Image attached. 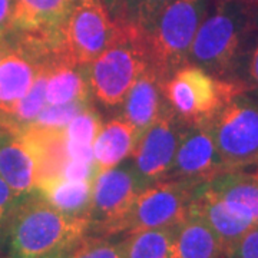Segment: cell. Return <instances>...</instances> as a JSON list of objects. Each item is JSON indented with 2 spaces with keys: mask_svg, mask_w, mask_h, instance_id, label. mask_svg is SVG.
Returning a JSON list of instances; mask_svg holds the SVG:
<instances>
[{
  "mask_svg": "<svg viewBox=\"0 0 258 258\" xmlns=\"http://www.w3.org/2000/svg\"><path fill=\"white\" fill-rule=\"evenodd\" d=\"M249 169H254V171H255V172H257V174H258V165L254 166V168H249Z\"/></svg>",
  "mask_w": 258,
  "mask_h": 258,
  "instance_id": "39",
  "label": "cell"
},
{
  "mask_svg": "<svg viewBox=\"0 0 258 258\" xmlns=\"http://www.w3.org/2000/svg\"><path fill=\"white\" fill-rule=\"evenodd\" d=\"M205 125L227 171L258 165V99L249 89L234 95Z\"/></svg>",
  "mask_w": 258,
  "mask_h": 258,
  "instance_id": "5",
  "label": "cell"
},
{
  "mask_svg": "<svg viewBox=\"0 0 258 258\" xmlns=\"http://www.w3.org/2000/svg\"><path fill=\"white\" fill-rule=\"evenodd\" d=\"M171 2L174 0H122L115 22L134 29L145 28Z\"/></svg>",
  "mask_w": 258,
  "mask_h": 258,
  "instance_id": "23",
  "label": "cell"
},
{
  "mask_svg": "<svg viewBox=\"0 0 258 258\" xmlns=\"http://www.w3.org/2000/svg\"><path fill=\"white\" fill-rule=\"evenodd\" d=\"M164 81L151 69L139 76L123 101V116L142 134L165 111L168 102L164 95Z\"/></svg>",
  "mask_w": 258,
  "mask_h": 258,
  "instance_id": "16",
  "label": "cell"
},
{
  "mask_svg": "<svg viewBox=\"0 0 258 258\" xmlns=\"http://www.w3.org/2000/svg\"><path fill=\"white\" fill-rule=\"evenodd\" d=\"M222 258H258V225L249 228L240 240L225 249Z\"/></svg>",
  "mask_w": 258,
  "mask_h": 258,
  "instance_id": "28",
  "label": "cell"
},
{
  "mask_svg": "<svg viewBox=\"0 0 258 258\" xmlns=\"http://www.w3.org/2000/svg\"><path fill=\"white\" fill-rule=\"evenodd\" d=\"M245 88L222 81L195 64H185L164 83V95L171 109L188 125L205 123Z\"/></svg>",
  "mask_w": 258,
  "mask_h": 258,
  "instance_id": "6",
  "label": "cell"
},
{
  "mask_svg": "<svg viewBox=\"0 0 258 258\" xmlns=\"http://www.w3.org/2000/svg\"><path fill=\"white\" fill-rule=\"evenodd\" d=\"M254 25H255V29H258V3H255V8H254Z\"/></svg>",
  "mask_w": 258,
  "mask_h": 258,
  "instance_id": "35",
  "label": "cell"
},
{
  "mask_svg": "<svg viewBox=\"0 0 258 258\" xmlns=\"http://www.w3.org/2000/svg\"><path fill=\"white\" fill-rule=\"evenodd\" d=\"M23 200L15 192L9 184L0 176V224L6 221L9 217H13V214L19 207V201Z\"/></svg>",
  "mask_w": 258,
  "mask_h": 258,
  "instance_id": "30",
  "label": "cell"
},
{
  "mask_svg": "<svg viewBox=\"0 0 258 258\" xmlns=\"http://www.w3.org/2000/svg\"><path fill=\"white\" fill-rule=\"evenodd\" d=\"M66 258H125L122 242L103 238H82Z\"/></svg>",
  "mask_w": 258,
  "mask_h": 258,
  "instance_id": "25",
  "label": "cell"
},
{
  "mask_svg": "<svg viewBox=\"0 0 258 258\" xmlns=\"http://www.w3.org/2000/svg\"><path fill=\"white\" fill-rule=\"evenodd\" d=\"M86 66L57 64L47 71L46 101L49 105H63L71 102H88L91 86Z\"/></svg>",
  "mask_w": 258,
  "mask_h": 258,
  "instance_id": "21",
  "label": "cell"
},
{
  "mask_svg": "<svg viewBox=\"0 0 258 258\" xmlns=\"http://www.w3.org/2000/svg\"><path fill=\"white\" fill-rule=\"evenodd\" d=\"M186 125L168 105L161 116L141 134L131 155V166L144 188L168 178Z\"/></svg>",
  "mask_w": 258,
  "mask_h": 258,
  "instance_id": "10",
  "label": "cell"
},
{
  "mask_svg": "<svg viewBox=\"0 0 258 258\" xmlns=\"http://www.w3.org/2000/svg\"><path fill=\"white\" fill-rule=\"evenodd\" d=\"M16 0H0V39H8L13 32Z\"/></svg>",
  "mask_w": 258,
  "mask_h": 258,
  "instance_id": "31",
  "label": "cell"
},
{
  "mask_svg": "<svg viewBox=\"0 0 258 258\" xmlns=\"http://www.w3.org/2000/svg\"><path fill=\"white\" fill-rule=\"evenodd\" d=\"M88 108V102H71L63 105H49L39 112L36 120L33 123L45 125V126H57L63 128L76 115Z\"/></svg>",
  "mask_w": 258,
  "mask_h": 258,
  "instance_id": "26",
  "label": "cell"
},
{
  "mask_svg": "<svg viewBox=\"0 0 258 258\" xmlns=\"http://www.w3.org/2000/svg\"><path fill=\"white\" fill-rule=\"evenodd\" d=\"M0 176L22 198L37 191L36 154L23 131L0 123Z\"/></svg>",
  "mask_w": 258,
  "mask_h": 258,
  "instance_id": "13",
  "label": "cell"
},
{
  "mask_svg": "<svg viewBox=\"0 0 258 258\" xmlns=\"http://www.w3.org/2000/svg\"><path fill=\"white\" fill-rule=\"evenodd\" d=\"M102 122L93 109L86 108L66 125L68 142L93 145L98 132L101 131Z\"/></svg>",
  "mask_w": 258,
  "mask_h": 258,
  "instance_id": "24",
  "label": "cell"
},
{
  "mask_svg": "<svg viewBox=\"0 0 258 258\" xmlns=\"http://www.w3.org/2000/svg\"><path fill=\"white\" fill-rule=\"evenodd\" d=\"M139 137L138 129L125 118H116L102 125L93 142V155L98 169H111L125 162L132 155Z\"/></svg>",
  "mask_w": 258,
  "mask_h": 258,
  "instance_id": "18",
  "label": "cell"
},
{
  "mask_svg": "<svg viewBox=\"0 0 258 258\" xmlns=\"http://www.w3.org/2000/svg\"><path fill=\"white\" fill-rule=\"evenodd\" d=\"M224 171L227 169L208 126L205 123L186 125L166 179L182 181L195 188Z\"/></svg>",
  "mask_w": 258,
  "mask_h": 258,
  "instance_id": "12",
  "label": "cell"
},
{
  "mask_svg": "<svg viewBox=\"0 0 258 258\" xmlns=\"http://www.w3.org/2000/svg\"><path fill=\"white\" fill-rule=\"evenodd\" d=\"M78 0H16V45L39 56L66 55L63 29Z\"/></svg>",
  "mask_w": 258,
  "mask_h": 258,
  "instance_id": "7",
  "label": "cell"
},
{
  "mask_svg": "<svg viewBox=\"0 0 258 258\" xmlns=\"http://www.w3.org/2000/svg\"><path fill=\"white\" fill-rule=\"evenodd\" d=\"M12 47H13V45H10L8 39H0V62L12 50Z\"/></svg>",
  "mask_w": 258,
  "mask_h": 258,
  "instance_id": "34",
  "label": "cell"
},
{
  "mask_svg": "<svg viewBox=\"0 0 258 258\" xmlns=\"http://www.w3.org/2000/svg\"><path fill=\"white\" fill-rule=\"evenodd\" d=\"M194 186L162 179L145 186L120 225L119 232L175 228L189 214Z\"/></svg>",
  "mask_w": 258,
  "mask_h": 258,
  "instance_id": "9",
  "label": "cell"
},
{
  "mask_svg": "<svg viewBox=\"0 0 258 258\" xmlns=\"http://www.w3.org/2000/svg\"><path fill=\"white\" fill-rule=\"evenodd\" d=\"M118 26L115 42L86 66L91 92L108 108L123 105L132 86L148 69L137 30L122 23Z\"/></svg>",
  "mask_w": 258,
  "mask_h": 258,
  "instance_id": "4",
  "label": "cell"
},
{
  "mask_svg": "<svg viewBox=\"0 0 258 258\" xmlns=\"http://www.w3.org/2000/svg\"><path fill=\"white\" fill-rule=\"evenodd\" d=\"M249 91L254 93V96L258 99V88H255V89H249Z\"/></svg>",
  "mask_w": 258,
  "mask_h": 258,
  "instance_id": "36",
  "label": "cell"
},
{
  "mask_svg": "<svg viewBox=\"0 0 258 258\" xmlns=\"http://www.w3.org/2000/svg\"><path fill=\"white\" fill-rule=\"evenodd\" d=\"M43 71L22 49L13 46L0 62V118L6 116L32 88L36 76Z\"/></svg>",
  "mask_w": 258,
  "mask_h": 258,
  "instance_id": "17",
  "label": "cell"
},
{
  "mask_svg": "<svg viewBox=\"0 0 258 258\" xmlns=\"http://www.w3.org/2000/svg\"><path fill=\"white\" fill-rule=\"evenodd\" d=\"M120 2H122V0H102V3L105 5V8H106L108 12L111 13V16L113 20H115V18L118 16Z\"/></svg>",
  "mask_w": 258,
  "mask_h": 258,
  "instance_id": "33",
  "label": "cell"
},
{
  "mask_svg": "<svg viewBox=\"0 0 258 258\" xmlns=\"http://www.w3.org/2000/svg\"><path fill=\"white\" fill-rule=\"evenodd\" d=\"M142 189L131 165L98 171L92 182L89 228L96 227L103 234H118Z\"/></svg>",
  "mask_w": 258,
  "mask_h": 258,
  "instance_id": "11",
  "label": "cell"
},
{
  "mask_svg": "<svg viewBox=\"0 0 258 258\" xmlns=\"http://www.w3.org/2000/svg\"><path fill=\"white\" fill-rule=\"evenodd\" d=\"M37 194V192H36ZM88 218L66 215L37 194L19 204L12 217L10 248L15 258H56L82 240Z\"/></svg>",
  "mask_w": 258,
  "mask_h": 258,
  "instance_id": "2",
  "label": "cell"
},
{
  "mask_svg": "<svg viewBox=\"0 0 258 258\" xmlns=\"http://www.w3.org/2000/svg\"><path fill=\"white\" fill-rule=\"evenodd\" d=\"M119 26L102 0H78L63 29V47L75 66H88L111 46Z\"/></svg>",
  "mask_w": 258,
  "mask_h": 258,
  "instance_id": "8",
  "label": "cell"
},
{
  "mask_svg": "<svg viewBox=\"0 0 258 258\" xmlns=\"http://www.w3.org/2000/svg\"><path fill=\"white\" fill-rule=\"evenodd\" d=\"M99 169L96 164H86L69 158L64 164L60 176L68 181H93Z\"/></svg>",
  "mask_w": 258,
  "mask_h": 258,
  "instance_id": "29",
  "label": "cell"
},
{
  "mask_svg": "<svg viewBox=\"0 0 258 258\" xmlns=\"http://www.w3.org/2000/svg\"><path fill=\"white\" fill-rule=\"evenodd\" d=\"M68 157L75 161L86 162V164H95L93 145L68 142Z\"/></svg>",
  "mask_w": 258,
  "mask_h": 258,
  "instance_id": "32",
  "label": "cell"
},
{
  "mask_svg": "<svg viewBox=\"0 0 258 258\" xmlns=\"http://www.w3.org/2000/svg\"><path fill=\"white\" fill-rule=\"evenodd\" d=\"M204 184L232 214L258 225V174L254 169L224 171Z\"/></svg>",
  "mask_w": 258,
  "mask_h": 258,
  "instance_id": "14",
  "label": "cell"
},
{
  "mask_svg": "<svg viewBox=\"0 0 258 258\" xmlns=\"http://www.w3.org/2000/svg\"><path fill=\"white\" fill-rule=\"evenodd\" d=\"M254 8L255 3L244 0L214 2L195 35L188 63L235 82L241 59L257 30Z\"/></svg>",
  "mask_w": 258,
  "mask_h": 258,
  "instance_id": "1",
  "label": "cell"
},
{
  "mask_svg": "<svg viewBox=\"0 0 258 258\" xmlns=\"http://www.w3.org/2000/svg\"><path fill=\"white\" fill-rule=\"evenodd\" d=\"M68 257V252L66 254H63V255H59V257H56V258H66Z\"/></svg>",
  "mask_w": 258,
  "mask_h": 258,
  "instance_id": "38",
  "label": "cell"
},
{
  "mask_svg": "<svg viewBox=\"0 0 258 258\" xmlns=\"http://www.w3.org/2000/svg\"><path fill=\"white\" fill-rule=\"evenodd\" d=\"M214 0H174L145 28L135 29L151 69L165 82L188 64L195 35Z\"/></svg>",
  "mask_w": 258,
  "mask_h": 258,
  "instance_id": "3",
  "label": "cell"
},
{
  "mask_svg": "<svg viewBox=\"0 0 258 258\" xmlns=\"http://www.w3.org/2000/svg\"><path fill=\"white\" fill-rule=\"evenodd\" d=\"M214 2H224V0H214ZM244 2H251V3H258V0H244Z\"/></svg>",
  "mask_w": 258,
  "mask_h": 258,
  "instance_id": "37",
  "label": "cell"
},
{
  "mask_svg": "<svg viewBox=\"0 0 258 258\" xmlns=\"http://www.w3.org/2000/svg\"><path fill=\"white\" fill-rule=\"evenodd\" d=\"M175 228L129 232L122 242L125 258H169Z\"/></svg>",
  "mask_w": 258,
  "mask_h": 258,
  "instance_id": "22",
  "label": "cell"
},
{
  "mask_svg": "<svg viewBox=\"0 0 258 258\" xmlns=\"http://www.w3.org/2000/svg\"><path fill=\"white\" fill-rule=\"evenodd\" d=\"M224 245L205 222L188 214L174 230L169 258H222Z\"/></svg>",
  "mask_w": 258,
  "mask_h": 258,
  "instance_id": "19",
  "label": "cell"
},
{
  "mask_svg": "<svg viewBox=\"0 0 258 258\" xmlns=\"http://www.w3.org/2000/svg\"><path fill=\"white\" fill-rule=\"evenodd\" d=\"M189 212L200 217L215 235L220 238L224 245V251L238 241L254 225L248 221L237 217L224 205V204L207 188L201 184L195 186L191 198Z\"/></svg>",
  "mask_w": 258,
  "mask_h": 258,
  "instance_id": "15",
  "label": "cell"
},
{
  "mask_svg": "<svg viewBox=\"0 0 258 258\" xmlns=\"http://www.w3.org/2000/svg\"><path fill=\"white\" fill-rule=\"evenodd\" d=\"M235 83H240L245 89L258 88V29L254 32L241 59L240 68L235 75Z\"/></svg>",
  "mask_w": 258,
  "mask_h": 258,
  "instance_id": "27",
  "label": "cell"
},
{
  "mask_svg": "<svg viewBox=\"0 0 258 258\" xmlns=\"http://www.w3.org/2000/svg\"><path fill=\"white\" fill-rule=\"evenodd\" d=\"M92 182L93 181H68L59 176L43 185L37 194L66 215L89 220Z\"/></svg>",
  "mask_w": 258,
  "mask_h": 258,
  "instance_id": "20",
  "label": "cell"
}]
</instances>
